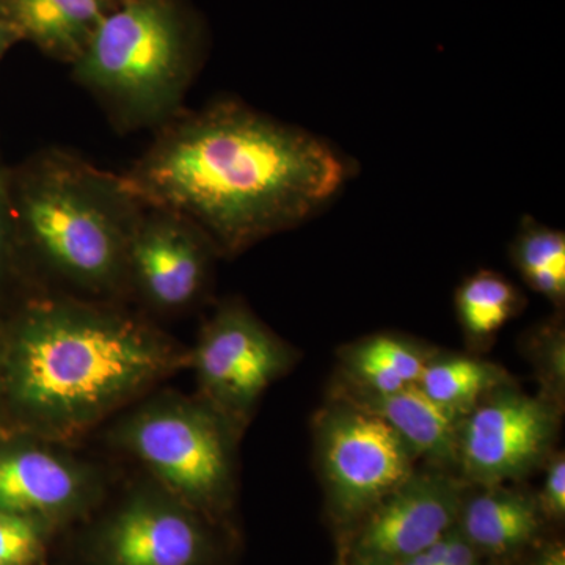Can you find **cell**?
Segmentation results:
<instances>
[{
	"mask_svg": "<svg viewBox=\"0 0 565 565\" xmlns=\"http://www.w3.org/2000/svg\"><path fill=\"white\" fill-rule=\"evenodd\" d=\"M137 202L170 211L239 255L310 221L351 177L329 141L236 99L181 110L120 173Z\"/></svg>",
	"mask_w": 565,
	"mask_h": 565,
	"instance_id": "6da1fadb",
	"label": "cell"
},
{
	"mask_svg": "<svg viewBox=\"0 0 565 565\" xmlns=\"http://www.w3.org/2000/svg\"><path fill=\"white\" fill-rule=\"evenodd\" d=\"M191 351L122 302L46 292L11 334L6 382L51 444L87 433L189 366Z\"/></svg>",
	"mask_w": 565,
	"mask_h": 565,
	"instance_id": "7a4b0ae2",
	"label": "cell"
},
{
	"mask_svg": "<svg viewBox=\"0 0 565 565\" xmlns=\"http://www.w3.org/2000/svg\"><path fill=\"white\" fill-rule=\"evenodd\" d=\"M10 188L11 230L51 282L47 292L128 299V253L143 204L121 174L77 152H40Z\"/></svg>",
	"mask_w": 565,
	"mask_h": 565,
	"instance_id": "3957f363",
	"label": "cell"
},
{
	"mask_svg": "<svg viewBox=\"0 0 565 565\" xmlns=\"http://www.w3.org/2000/svg\"><path fill=\"white\" fill-rule=\"evenodd\" d=\"M203 47L180 0H131L107 11L71 71L118 129L156 131L184 110Z\"/></svg>",
	"mask_w": 565,
	"mask_h": 565,
	"instance_id": "277c9868",
	"label": "cell"
},
{
	"mask_svg": "<svg viewBox=\"0 0 565 565\" xmlns=\"http://www.w3.org/2000/svg\"><path fill=\"white\" fill-rule=\"evenodd\" d=\"M239 435L200 397L163 393L122 418L115 440L163 492L188 508L215 511L234 490Z\"/></svg>",
	"mask_w": 565,
	"mask_h": 565,
	"instance_id": "5b68a950",
	"label": "cell"
},
{
	"mask_svg": "<svg viewBox=\"0 0 565 565\" xmlns=\"http://www.w3.org/2000/svg\"><path fill=\"white\" fill-rule=\"evenodd\" d=\"M316 457L327 503L341 525H356L416 471V457L379 416L334 397L316 416Z\"/></svg>",
	"mask_w": 565,
	"mask_h": 565,
	"instance_id": "8992f818",
	"label": "cell"
},
{
	"mask_svg": "<svg viewBox=\"0 0 565 565\" xmlns=\"http://www.w3.org/2000/svg\"><path fill=\"white\" fill-rule=\"evenodd\" d=\"M292 364V349L239 300H226L203 323L189 360L200 399L239 434Z\"/></svg>",
	"mask_w": 565,
	"mask_h": 565,
	"instance_id": "52a82bcc",
	"label": "cell"
},
{
	"mask_svg": "<svg viewBox=\"0 0 565 565\" xmlns=\"http://www.w3.org/2000/svg\"><path fill=\"white\" fill-rule=\"evenodd\" d=\"M563 411L512 382L482 397L459 424L457 473L468 486L526 478L546 462Z\"/></svg>",
	"mask_w": 565,
	"mask_h": 565,
	"instance_id": "ba28073f",
	"label": "cell"
},
{
	"mask_svg": "<svg viewBox=\"0 0 565 565\" xmlns=\"http://www.w3.org/2000/svg\"><path fill=\"white\" fill-rule=\"evenodd\" d=\"M468 484L448 471H415L356 523L351 564L397 565L457 523Z\"/></svg>",
	"mask_w": 565,
	"mask_h": 565,
	"instance_id": "9c48e42d",
	"label": "cell"
},
{
	"mask_svg": "<svg viewBox=\"0 0 565 565\" xmlns=\"http://www.w3.org/2000/svg\"><path fill=\"white\" fill-rule=\"evenodd\" d=\"M215 256L207 237L191 222L143 206L129 244V296L162 313L188 310L206 292Z\"/></svg>",
	"mask_w": 565,
	"mask_h": 565,
	"instance_id": "30bf717a",
	"label": "cell"
},
{
	"mask_svg": "<svg viewBox=\"0 0 565 565\" xmlns=\"http://www.w3.org/2000/svg\"><path fill=\"white\" fill-rule=\"evenodd\" d=\"M172 494H140L111 520L104 553L109 565H196L206 555L202 527Z\"/></svg>",
	"mask_w": 565,
	"mask_h": 565,
	"instance_id": "8fae6325",
	"label": "cell"
},
{
	"mask_svg": "<svg viewBox=\"0 0 565 565\" xmlns=\"http://www.w3.org/2000/svg\"><path fill=\"white\" fill-rule=\"evenodd\" d=\"M96 478L87 467L54 448L28 446L0 455V512L33 519L77 508Z\"/></svg>",
	"mask_w": 565,
	"mask_h": 565,
	"instance_id": "7c38bea8",
	"label": "cell"
},
{
	"mask_svg": "<svg viewBox=\"0 0 565 565\" xmlns=\"http://www.w3.org/2000/svg\"><path fill=\"white\" fill-rule=\"evenodd\" d=\"M337 397L379 416L399 435L416 459L427 460L435 470L457 471L459 423L437 407L418 386L390 394L338 390Z\"/></svg>",
	"mask_w": 565,
	"mask_h": 565,
	"instance_id": "4fadbf2b",
	"label": "cell"
},
{
	"mask_svg": "<svg viewBox=\"0 0 565 565\" xmlns=\"http://www.w3.org/2000/svg\"><path fill=\"white\" fill-rule=\"evenodd\" d=\"M465 493L456 526L479 555L511 556L530 545L541 530L535 494L514 487L478 486Z\"/></svg>",
	"mask_w": 565,
	"mask_h": 565,
	"instance_id": "5bb4252c",
	"label": "cell"
},
{
	"mask_svg": "<svg viewBox=\"0 0 565 565\" xmlns=\"http://www.w3.org/2000/svg\"><path fill=\"white\" fill-rule=\"evenodd\" d=\"M109 7L99 0H0V20L55 61L79 58Z\"/></svg>",
	"mask_w": 565,
	"mask_h": 565,
	"instance_id": "9a60e30c",
	"label": "cell"
},
{
	"mask_svg": "<svg viewBox=\"0 0 565 565\" xmlns=\"http://www.w3.org/2000/svg\"><path fill=\"white\" fill-rule=\"evenodd\" d=\"M435 349L401 337L379 333L345 345L340 352L341 392L390 394L418 384Z\"/></svg>",
	"mask_w": 565,
	"mask_h": 565,
	"instance_id": "2e32d148",
	"label": "cell"
},
{
	"mask_svg": "<svg viewBox=\"0 0 565 565\" xmlns=\"http://www.w3.org/2000/svg\"><path fill=\"white\" fill-rule=\"evenodd\" d=\"M508 382L511 377L498 364L475 356L435 352L416 386L460 424L482 397Z\"/></svg>",
	"mask_w": 565,
	"mask_h": 565,
	"instance_id": "e0dca14e",
	"label": "cell"
},
{
	"mask_svg": "<svg viewBox=\"0 0 565 565\" xmlns=\"http://www.w3.org/2000/svg\"><path fill=\"white\" fill-rule=\"evenodd\" d=\"M522 292L503 275L479 270L465 278L456 292V310L463 332L484 343L522 310Z\"/></svg>",
	"mask_w": 565,
	"mask_h": 565,
	"instance_id": "ac0fdd59",
	"label": "cell"
},
{
	"mask_svg": "<svg viewBox=\"0 0 565 565\" xmlns=\"http://www.w3.org/2000/svg\"><path fill=\"white\" fill-rule=\"evenodd\" d=\"M512 263L533 291L559 307L565 300V236L559 230L523 218L511 244Z\"/></svg>",
	"mask_w": 565,
	"mask_h": 565,
	"instance_id": "d6986e66",
	"label": "cell"
},
{
	"mask_svg": "<svg viewBox=\"0 0 565 565\" xmlns=\"http://www.w3.org/2000/svg\"><path fill=\"white\" fill-rule=\"evenodd\" d=\"M526 353L541 385L542 399L563 411L565 394V334L559 321L537 327L526 340Z\"/></svg>",
	"mask_w": 565,
	"mask_h": 565,
	"instance_id": "ffe728a7",
	"label": "cell"
},
{
	"mask_svg": "<svg viewBox=\"0 0 565 565\" xmlns=\"http://www.w3.org/2000/svg\"><path fill=\"white\" fill-rule=\"evenodd\" d=\"M43 552L35 520L0 512V565H32Z\"/></svg>",
	"mask_w": 565,
	"mask_h": 565,
	"instance_id": "44dd1931",
	"label": "cell"
},
{
	"mask_svg": "<svg viewBox=\"0 0 565 565\" xmlns=\"http://www.w3.org/2000/svg\"><path fill=\"white\" fill-rule=\"evenodd\" d=\"M542 515L564 519L565 515V457L563 452L550 457L541 493L535 494Z\"/></svg>",
	"mask_w": 565,
	"mask_h": 565,
	"instance_id": "7402d4cb",
	"label": "cell"
},
{
	"mask_svg": "<svg viewBox=\"0 0 565 565\" xmlns=\"http://www.w3.org/2000/svg\"><path fill=\"white\" fill-rule=\"evenodd\" d=\"M426 555L433 565H481L479 553L456 525L429 546Z\"/></svg>",
	"mask_w": 565,
	"mask_h": 565,
	"instance_id": "603a6c76",
	"label": "cell"
},
{
	"mask_svg": "<svg viewBox=\"0 0 565 565\" xmlns=\"http://www.w3.org/2000/svg\"><path fill=\"white\" fill-rule=\"evenodd\" d=\"M11 239H13V230H11L10 185L0 170V266L6 262Z\"/></svg>",
	"mask_w": 565,
	"mask_h": 565,
	"instance_id": "cb8c5ba5",
	"label": "cell"
},
{
	"mask_svg": "<svg viewBox=\"0 0 565 565\" xmlns=\"http://www.w3.org/2000/svg\"><path fill=\"white\" fill-rule=\"evenodd\" d=\"M534 565H565V550L563 545H555L545 550Z\"/></svg>",
	"mask_w": 565,
	"mask_h": 565,
	"instance_id": "d4e9b609",
	"label": "cell"
},
{
	"mask_svg": "<svg viewBox=\"0 0 565 565\" xmlns=\"http://www.w3.org/2000/svg\"><path fill=\"white\" fill-rule=\"evenodd\" d=\"M17 41H20L18 33L13 31L9 22L0 20V58L9 51L11 44L17 43Z\"/></svg>",
	"mask_w": 565,
	"mask_h": 565,
	"instance_id": "484cf974",
	"label": "cell"
},
{
	"mask_svg": "<svg viewBox=\"0 0 565 565\" xmlns=\"http://www.w3.org/2000/svg\"><path fill=\"white\" fill-rule=\"evenodd\" d=\"M397 565H433L430 563L429 556L426 555V552L419 553V555H415L408 557V559H404L403 563Z\"/></svg>",
	"mask_w": 565,
	"mask_h": 565,
	"instance_id": "4316f807",
	"label": "cell"
},
{
	"mask_svg": "<svg viewBox=\"0 0 565 565\" xmlns=\"http://www.w3.org/2000/svg\"><path fill=\"white\" fill-rule=\"evenodd\" d=\"M104 6L109 7V9H115V7L121 6V3L131 2V0H99Z\"/></svg>",
	"mask_w": 565,
	"mask_h": 565,
	"instance_id": "83f0119b",
	"label": "cell"
},
{
	"mask_svg": "<svg viewBox=\"0 0 565 565\" xmlns=\"http://www.w3.org/2000/svg\"><path fill=\"white\" fill-rule=\"evenodd\" d=\"M344 565H348V564H344Z\"/></svg>",
	"mask_w": 565,
	"mask_h": 565,
	"instance_id": "f1b7e54d",
	"label": "cell"
}]
</instances>
